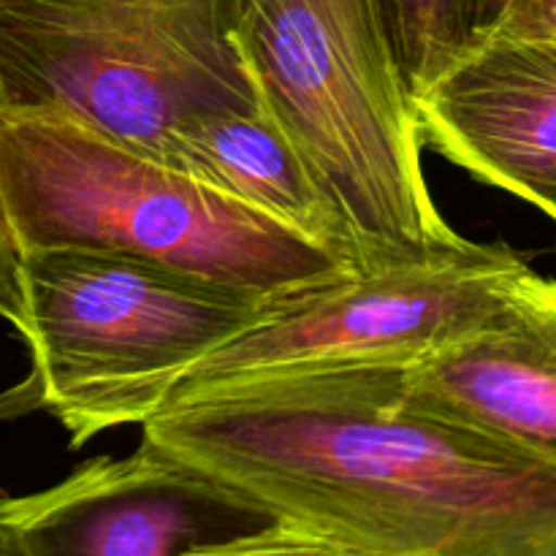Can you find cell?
<instances>
[{"label":"cell","instance_id":"7","mask_svg":"<svg viewBox=\"0 0 556 556\" xmlns=\"http://www.w3.org/2000/svg\"><path fill=\"white\" fill-rule=\"evenodd\" d=\"M0 516L20 556H179L242 514L139 443L130 456H92L41 492L0 497Z\"/></svg>","mask_w":556,"mask_h":556},{"label":"cell","instance_id":"3","mask_svg":"<svg viewBox=\"0 0 556 556\" xmlns=\"http://www.w3.org/2000/svg\"><path fill=\"white\" fill-rule=\"evenodd\" d=\"M0 199L20 255H123L261 299L358 275L302 233L60 109L0 106Z\"/></svg>","mask_w":556,"mask_h":556},{"label":"cell","instance_id":"13","mask_svg":"<svg viewBox=\"0 0 556 556\" xmlns=\"http://www.w3.org/2000/svg\"><path fill=\"white\" fill-rule=\"evenodd\" d=\"M0 318L14 326L22 340H27L30 315H27L25 286H22V255L5 217L3 199H0Z\"/></svg>","mask_w":556,"mask_h":556},{"label":"cell","instance_id":"11","mask_svg":"<svg viewBox=\"0 0 556 556\" xmlns=\"http://www.w3.org/2000/svg\"><path fill=\"white\" fill-rule=\"evenodd\" d=\"M413 103L497 41L514 0H380Z\"/></svg>","mask_w":556,"mask_h":556},{"label":"cell","instance_id":"12","mask_svg":"<svg viewBox=\"0 0 556 556\" xmlns=\"http://www.w3.org/2000/svg\"><path fill=\"white\" fill-rule=\"evenodd\" d=\"M179 556H413L356 541L342 532L299 525L288 519H264L248 530L223 532L190 543Z\"/></svg>","mask_w":556,"mask_h":556},{"label":"cell","instance_id":"4","mask_svg":"<svg viewBox=\"0 0 556 556\" xmlns=\"http://www.w3.org/2000/svg\"><path fill=\"white\" fill-rule=\"evenodd\" d=\"M22 286L30 375L0 394V418L49 413L71 448L112 429L141 427L201 358L296 299L250 296L90 250L25 253Z\"/></svg>","mask_w":556,"mask_h":556},{"label":"cell","instance_id":"15","mask_svg":"<svg viewBox=\"0 0 556 556\" xmlns=\"http://www.w3.org/2000/svg\"><path fill=\"white\" fill-rule=\"evenodd\" d=\"M147 3H163V5H195V9H212L228 16V0H147Z\"/></svg>","mask_w":556,"mask_h":556},{"label":"cell","instance_id":"5","mask_svg":"<svg viewBox=\"0 0 556 556\" xmlns=\"http://www.w3.org/2000/svg\"><path fill=\"white\" fill-rule=\"evenodd\" d=\"M253 103L220 11L0 0V106L60 109L166 163L190 119Z\"/></svg>","mask_w":556,"mask_h":556},{"label":"cell","instance_id":"9","mask_svg":"<svg viewBox=\"0 0 556 556\" xmlns=\"http://www.w3.org/2000/svg\"><path fill=\"white\" fill-rule=\"evenodd\" d=\"M394 402L556 465V280H521L478 334L402 369Z\"/></svg>","mask_w":556,"mask_h":556},{"label":"cell","instance_id":"2","mask_svg":"<svg viewBox=\"0 0 556 556\" xmlns=\"http://www.w3.org/2000/svg\"><path fill=\"white\" fill-rule=\"evenodd\" d=\"M255 106L345 217L358 271L456 248L421 161V125L380 0H228Z\"/></svg>","mask_w":556,"mask_h":556},{"label":"cell","instance_id":"10","mask_svg":"<svg viewBox=\"0 0 556 556\" xmlns=\"http://www.w3.org/2000/svg\"><path fill=\"white\" fill-rule=\"evenodd\" d=\"M166 166L282 223L358 271L345 217L255 103L190 119L172 136Z\"/></svg>","mask_w":556,"mask_h":556},{"label":"cell","instance_id":"1","mask_svg":"<svg viewBox=\"0 0 556 556\" xmlns=\"http://www.w3.org/2000/svg\"><path fill=\"white\" fill-rule=\"evenodd\" d=\"M402 369L163 410L141 445L226 508L413 556H556V465L394 402Z\"/></svg>","mask_w":556,"mask_h":556},{"label":"cell","instance_id":"16","mask_svg":"<svg viewBox=\"0 0 556 556\" xmlns=\"http://www.w3.org/2000/svg\"><path fill=\"white\" fill-rule=\"evenodd\" d=\"M0 556H20V552H16L14 538H11L9 527H5L3 516H0Z\"/></svg>","mask_w":556,"mask_h":556},{"label":"cell","instance_id":"14","mask_svg":"<svg viewBox=\"0 0 556 556\" xmlns=\"http://www.w3.org/2000/svg\"><path fill=\"white\" fill-rule=\"evenodd\" d=\"M503 36L556 41V0H514Z\"/></svg>","mask_w":556,"mask_h":556},{"label":"cell","instance_id":"8","mask_svg":"<svg viewBox=\"0 0 556 556\" xmlns=\"http://www.w3.org/2000/svg\"><path fill=\"white\" fill-rule=\"evenodd\" d=\"M424 141L556 223V41L500 36L416 101Z\"/></svg>","mask_w":556,"mask_h":556},{"label":"cell","instance_id":"6","mask_svg":"<svg viewBox=\"0 0 556 556\" xmlns=\"http://www.w3.org/2000/svg\"><path fill=\"white\" fill-rule=\"evenodd\" d=\"M530 271L508 244L465 239L424 261L342 277L201 358L163 410L362 369H413L492 326Z\"/></svg>","mask_w":556,"mask_h":556}]
</instances>
